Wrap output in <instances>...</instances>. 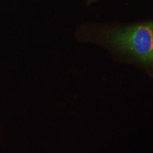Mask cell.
<instances>
[{"instance_id": "1", "label": "cell", "mask_w": 153, "mask_h": 153, "mask_svg": "<svg viewBox=\"0 0 153 153\" xmlns=\"http://www.w3.org/2000/svg\"><path fill=\"white\" fill-rule=\"evenodd\" d=\"M114 43L135 55L140 60L153 64V23L128 28L114 36Z\"/></svg>"}]
</instances>
